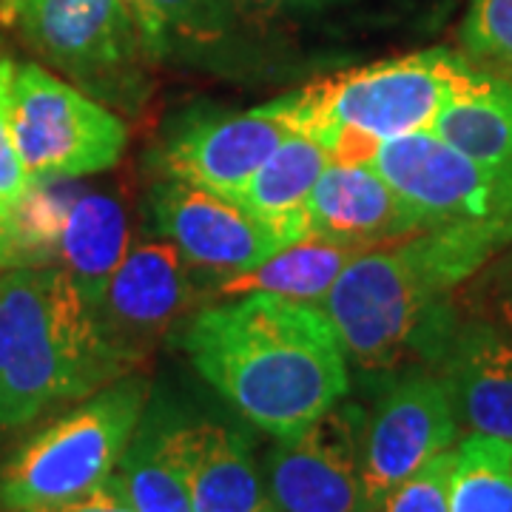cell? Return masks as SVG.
Instances as JSON below:
<instances>
[{
  "label": "cell",
  "mask_w": 512,
  "mask_h": 512,
  "mask_svg": "<svg viewBox=\"0 0 512 512\" xmlns=\"http://www.w3.org/2000/svg\"><path fill=\"white\" fill-rule=\"evenodd\" d=\"M114 473L137 512H194L171 424L140 419Z\"/></svg>",
  "instance_id": "cell-21"
},
{
  "label": "cell",
  "mask_w": 512,
  "mask_h": 512,
  "mask_svg": "<svg viewBox=\"0 0 512 512\" xmlns=\"http://www.w3.org/2000/svg\"><path fill=\"white\" fill-rule=\"evenodd\" d=\"M476 69L467 55L427 49L313 80L259 109L311 137L330 160H370L382 143L433 131L444 103Z\"/></svg>",
  "instance_id": "cell-4"
},
{
  "label": "cell",
  "mask_w": 512,
  "mask_h": 512,
  "mask_svg": "<svg viewBox=\"0 0 512 512\" xmlns=\"http://www.w3.org/2000/svg\"><path fill=\"white\" fill-rule=\"evenodd\" d=\"M23 512H137L131 498L126 495L123 481L117 478V473H111L103 484H97L89 493L60 501V504H46V507H35V510Z\"/></svg>",
  "instance_id": "cell-28"
},
{
  "label": "cell",
  "mask_w": 512,
  "mask_h": 512,
  "mask_svg": "<svg viewBox=\"0 0 512 512\" xmlns=\"http://www.w3.org/2000/svg\"><path fill=\"white\" fill-rule=\"evenodd\" d=\"M23 3H26V0H0V20L12 26L15 18H18V12Z\"/></svg>",
  "instance_id": "cell-31"
},
{
  "label": "cell",
  "mask_w": 512,
  "mask_h": 512,
  "mask_svg": "<svg viewBox=\"0 0 512 512\" xmlns=\"http://www.w3.org/2000/svg\"><path fill=\"white\" fill-rule=\"evenodd\" d=\"M450 512H512V444L464 433L453 447Z\"/></svg>",
  "instance_id": "cell-22"
},
{
  "label": "cell",
  "mask_w": 512,
  "mask_h": 512,
  "mask_svg": "<svg viewBox=\"0 0 512 512\" xmlns=\"http://www.w3.org/2000/svg\"><path fill=\"white\" fill-rule=\"evenodd\" d=\"M146 35L151 55L168 52L174 40L217 43L237 23L231 0H126Z\"/></svg>",
  "instance_id": "cell-23"
},
{
  "label": "cell",
  "mask_w": 512,
  "mask_h": 512,
  "mask_svg": "<svg viewBox=\"0 0 512 512\" xmlns=\"http://www.w3.org/2000/svg\"><path fill=\"white\" fill-rule=\"evenodd\" d=\"M231 3H234L237 18L242 15V18L262 23V20H279L311 12L316 6H325L328 0H231Z\"/></svg>",
  "instance_id": "cell-30"
},
{
  "label": "cell",
  "mask_w": 512,
  "mask_h": 512,
  "mask_svg": "<svg viewBox=\"0 0 512 512\" xmlns=\"http://www.w3.org/2000/svg\"><path fill=\"white\" fill-rule=\"evenodd\" d=\"M293 131L259 106L177 126L163 140L165 177L237 200L242 185Z\"/></svg>",
  "instance_id": "cell-13"
},
{
  "label": "cell",
  "mask_w": 512,
  "mask_h": 512,
  "mask_svg": "<svg viewBox=\"0 0 512 512\" xmlns=\"http://www.w3.org/2000/svg\"><path fill=\"white\" fill-rule=\"evenodd\" d=\"M473 279H478L476 316H487L512 330V245L493 256Z\"/></svg>",
  "instance_id": "cell-27"
},
{
  "label": "cell",
  "mask_w": 512,
  "mask_h": 512,
  "mask_svg": "<svg viewBox=\"0 0 512 512\" xmlns=\"http://www.w3.org/2000/svg\"><path fill=\"white\" fill-rule=\"evenodd\" d=\"M362 404L342 402L291 439H276L265 461L274 512H370L365 487Z\"/></svg>",
  "instance_id": "cell-9"
},
{
  "label": "cell",
  "mask_w": 512,
  "mask_h": 512,
  "mask_svg": "<svg viewBox=\"0 0 512 512\" xmlns=\"http://www.w3.org/2000/svg\"><path fill=\"white\" fill-rule=\"evenodd\" d=\"M26 265H32V256L20 231L18 211L0 205V271L26 268Z\"/></svg>",
  "instance_id": "cell-29"
},
{
  "label": "cell",
  "mask_w": 512,
  "mask_h": 512,
  "mask_svg": "<svg viewBox=\"0 0 512 512\" xmlns=\"http://www.w3.org/2000/svg\"><path fill=\"white\" fill-rule=\"evenodd\" d=\"M461 439L447 384L433 367L396 373L365 421V487L370 507L399 481Z\"/></svg>",
  "instance_id": "cell-10"
},
{
  "label": "cell",
  "mask_w": 512,
  "mask_h": 512,
  "mask_svg": "<svg viewBox=\"0 0 512 512\" xmlns=\"http://www.w3.org/2000/svg\"><path fill=\"white\" fill-rule=\"evenodd\" d=\"M12 26L100 103L131 109L143 100V69L154 55L126 0H26Z\"/></svg>",
  "instance_id": "cell-6"
},
{
  "label": "cell",
  "mask_w": 512,
  "mask_h": 512,
  "mask_svg": "<svg viewBox=\"0 0 512 512\" xmlns=\"http://www.w3.org/2000/svg\"><path fill=\"white\" fill-rule=\"evenodd\" d=\"M430 225L495 222L512 231V157L478 163L433 131L390 140L367 160Z\"/></svg>",
  "instance_id": "cell-8"
},
{
  "label": "cell",
  "mask_w": 512,
  "mask_h": 512,
  "mask_svg": "<svg viewBox=\"0 0 512 512\" xmlns=\"http://www.w3.org/2000/svg\"><path fill=\"white\" fill-rule=\"evenodd\" d=\"M151 211L157 231L180 251L188 268L217 279V285L291 245L239 202L171 177L154 185Z\"/></svg>",
  "instance_id": "cell-11"
},
{
  "label": "cell",
  "mask_w": 512,
  "mask_h": 512,
  "mask_svg": "<svg viewBox=\"0 0 512 512\" xmlns=\"http://www.w3.org/2000/svg\"><path fill=\"white\" fill-rule=\"evenodd\" d=\"M433 134L478 163L512 157V77L478 66L439 111Z\"/></svg>",
  "instance_id": "cell-19"
},
{
  "label": "cell",
  "mask_w": 512,
  "mask_h": 512,
  "mask_svg": "<svg viewBox=\"0 0 512 512\" xmlns=\"http://www.w3.org/2000/svg\"><path fill=\"white\" fill-rule=\"evenodd\" d=\"M461 43L476 66L512 77V0H470Z\"/></svg>",
  "instance_id": "cell-24"
},
{
  "label": "cell",
  "mask_w": 512,
  "mask_h": 512,
  "mask_svg": "<svg viewBox=\"0 0 512 512\" xmlns=\"http://www.w3.org/2000/svg\"><path fill=\"white\" fill-rule=\"evenodd\" d=\"M194 305V271L168 239H146L128 248L100 293L94 316L111 342L134 365Z\"/></svg>",
  "instance_id": "cell-12"
},
{
  "label": "cell",
  "mask_w": 512,
  "mask_h": 512,
  "mask_svg": "<svg viewBox=\"0 0 512 512\" xmlns=\"http://www.w3.org/2000/svg\"><path fill=\"white\" fill-rule=\"evenodd\" d=\"M174 447L194 512L271 510L265 478L239 433L214 421L180 424L174 427Z\"/></svg>",
  "instance_id": "cell-16"
},
{
  "label": "cell",
  "mask_w": 512,
  "mask_h": 512,
  "mask_svg": "<svg viewBox=\"0 0 512 512\" xmlns=\"http://www.w3.org/2000/svg\"><path fill=\"white\" fill-rule=\"evenodd\" d=\"M436 370L461 436L478 433L512 444V330L487 316L458 319Z\"/></svg>",
  "instance_id": "cell-15"
},
{
  "label": "cell",
  "mask_w": 512,
  "mask_h": 512,
  "mask_svg": "<svg viewBox=\"0 0 512 512\" xmlns=\"http://www.w3.org/2000/svg\"><path fill=\"white\" fill-rule=\"evenodd\" d=\"M510 245L504 225L441 222L353 256L319 308L359 370H436L458 325L453 296Z\"/></svg>",
  "instance_id": "cell-1"
},
{
  "label": "cell",
  "mask_w": 512,
  "mask_h": 512,
  "mask_svg": "<svg viewBox=\"0 0 512 512\" xmlns=\"http://www.w3.org/2000/svg\"><path fill=\"white\" fill-rule=\"evenodd\" d=\"M356 254L362 251L325 239L302 237L299 242H291L282 251H276L274 256H268L262 265L217 285V296L274 293L293 302L322 305Z\"/></svg>",
  "instance_id": "cell-20"
},
{
  "label": "cell",
  "mask_w": 512,
  "mask_h": 512,
  "mask_svg": "<svg viewBox=\"0 0 512 512\" xmlns=\"http://www.w3.org/2000/svg\"><path fill=\"white\" fill-rule=\"evenodd\" d=\"M146 402V379L126 373L40 427L0 467V510L60 504L103 484L126 453Z\"/></svg>",
  "instance_id": "cell-5"
},
{
  "label": "cell",
  "mask_w": 512,
  "mask_h": 512,
  "mask_svg": "<svg viewBox=\"0 0 512 512\" xmlns=\"http://www.w3.org/2000/svg\"><path fill=\"white\" fill-rule=\"evenodd\" d=\"M60 265L0 274V433L134 370Z\"/></svg>",
  "instance_id": "cell-3"
},
{
  "label": "cell",
  "mask_w": 512,
  "mask_h": 512,
  "mask_svg": "<svg viewBox=\"0 0 512 512\" xmlns=\"http://www.w3.org/2000/svg\"><path fill=\"white\" fill-rule=\"evenodd\" d=\"M128 248V208L120 197L106 191H86L66 202L55 256L92 311Z\"/></svg>",
  "instance_id": "cell-17"
},
{
  "label": "cell",
  "mask_w": 512,
  "mask_h": 512,
  "mask_svg": "<svg viewBox=\"0 0 512 512\" xmlns=\"http://www.w3.org/2000/svg\"><path fill=\"white\" fill-rule=\"evenodd\" d=\"M12 74L15 60L0 57V205L18 208L32 191V177L20 160L12 128Z\"/></svg>",
  "instance_id": "cell-26"
},
{
  "label": "cell",
  "mask_w": 512,
  "mask_h": 512,
  "mask_svg": "<svg viewBox=\"0 0 512 512\" xmlns=\"http://www.w3.org/2000/svg\"><path fill=\"white\" fill-rule=\"evenodd\" d=\"M433 228L367 160H330L305 208V237L370 251Z\"/></svg>",
  "instance_id": "cell-14"
},
{
  "label": "cell",
  "mask_w": 512,
  "mask_h": 512,
  "mask_svg": "<svg viewBox=\"0 0 512 512\" xmlns=\"http://www.w3.org/2000/svg\"><path fill=\"white\" fill-rule=\"evenodd\" d=\"M194 370L262 433L291 439L348 399L350 362L319 305L242 293L185 328Z\"/></svg>",
  "instance_id": "cell-2"
},
{
  "label": "cell",
  "mask_w": 512,
  "mask_h": 512,
  "mask_svg": "<svg viewBox=\"0 0 512 512\" xmlns=\"http://www.w3.org/2000/svg\"><path fill=\"white\" fill-rule=\"evenodd\" d=\"M453 450L430 458L413 476L384 493L370 512H450Z\"/></svg>",
  "instance_id": "cell-25"
},
{
  "label": "cell",
  "mask_w": 512,
  "mask_h": 512,
  "mask_svg": "<svg viewBox=\"0 0 512 512\" xmlns=\"http://www.w3.org/2000/svg\"><path fill=\"white\" fill-rule=\"evenodd\" d=\"M330 154L311 137L291 134L242 185L237 200L254 217L268 222L288 242L305 237V208Z\"/></svg>",
  "instance_id": "cell-18"
},
{
  "label": "cell",
  "mask_w": 512,
  "mask_h": 512,
  "mask_svg": "<svg viewBox=\"0 0 512 512\" xmlns=\"http://www.w3.org/2000/svg\"><path fill=\"white\" fill-rule=\"evenodd\" d=\"M12 128L32 185L109 171L128 143L126 123L106 103L37 63H15Z\"/></svg>",
  "instance_id": "cell-7"
},
{
  "label": "cell",
  "mask_w": 512,
  "mask_h": 512,
  "mask_svg": "<svg viewBox=\"0 0 512 512\" xmlns=\"http://www.w3.org/2000/svg\"><path fill=\"white\" fill-rule=\"evenodd\" d=\"M265 512H274V510H265Z\"/></svg>",
  "instance_id": "cell-32"
}]
</instances>
